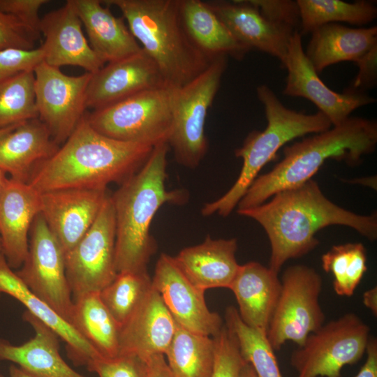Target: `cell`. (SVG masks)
Instances as JSON below:
<instances>
[{
    "mask_svg": "<svg viewBox=\"0 0 377 377\" xmlns=\"http://www.w3.org/2000/svg\"><path fill=\"white\" fill-rule=\"evenodd\" d=\"M271 198L267 202L237 212L264 228L271 246L269 267L278 274L289 259L314 249L319 243L316 232L327 226H346L371 241L377 238L376 214L360 215L338 206L312 179Z\"/></svg>",
    "mask_w": 377,
    "mask_h": 377,
    "instance_id": "6da1fadb",
    "label": "cell"
},
{
    "mask_svg": "<svg viewBox=\"0 0 377 377\" xmlns=\"http://www.w3.org/2000/svg\"><path fill=\"white\" fill-rule=\"evenodd\" d=\"M153 148L105 136L84 115L57 151L35 168L27 183L40 193L65 188L106 189L109 184H121L135 174Z\"/></svg>",
    "mask_w": 377,
    "mask_h": 377,
    "instance_id": "7a4b0ae2",
    "label": "cell"
},
{
    "mask_svg": "<svg viewBox=\"0 0 377 377\" xmlns=\"http://www.w3.org/2000/svg\"><path fill=\"white\" fill-rule=\"evenodd\" d=\"M169 149L168 143L155 146L142 167L111 195L117 273L147 270L156 251V240L150 233L156 212L166 203L182 205L187 200L184 190L166 188Z\"/></svg>",
    "mask_w": 377,
    "mask_h": 377,
    "instance_id": "3957f363",
    "label": "cell"
},
{
    "mask_svg": "<svg viewBox=\"0 0 377 377\" xmlns=\"http://www.w3.org/2000/svg\"><path fill=\"white\" fill-rule=\"evenodd\" d=\"M377 145V122L350 117L341 124L283 149V158L272 170L258 177L237 205V210L260 205L276 193L311 179L330 159L357 165Z\"/></svg>",
    "mask_w": 377,
    "mask_h": 377,
    "instance_id": "277c9868",
    "label": "cell"
},
{
    "mask_svg": "<svg viewBox=\"0 0 377 377\" xmlns=\"http://www.w3.org/2000/svg\"><path fill=\"white\" fill-rule=\"evenodd\" d=\"M121 11L142 50L158 68L168 87L179 88L213 59L198 50L183 27L179 0H104Z\"/></svg>",
    "mask_w": 377,
    "mask_h": 377,
    "instance_id": "5b68a950",
    "label": "cell"
},
{
    "mask_svg": "<svg viewBox=\"0 0 377 377\" xmlns=\"http://www.w3.org/2000/svg\"><path fill=\"white\" fill-rule=\"evenodd\" d=\"M256 95L264 106L267 126L263 131H253L235 155L242 159L239 175L231 188L219 198L207 202L201 214L228 216L237 206L261 169L273 160L277 151L291 140L310 133L330 129L332 125L321 112L306 114L286 107L274 91L265 84L256 88Z\"/></svg>",
    "mask_w": 377,
    "mask_h": 377,
    "instance_id": "8992f818",
    "label": "cell"
},
{
    "mask_svg": "<svg viewBox=\"0 0 377 377\" xmlns=\"http://www.w3.org/2000/svg\"><path fill=\"white\" fill-rule=\"evenodd\" d=\"M175 88L143 91L85 117L100 133L128 142L151 146L168 143L172 127Z\"/></svg>",
    "mask_w": 377,
    "mask_h": 377,
    "instance_id": "52a82bcc",
    "label": "cell"
},
{
    "mask_svg": "<svg viewBox=\"0 0 377 377\" xmlns=\"http://www.w3.org/2000/svg\"><path fill=\"white\" fill-rule=\"evenodd\" d=\"M227 59L226 56L214 58L191 82L175 89L172 127L168 144L176 161L186 168L198 167L207 153V114L227 68Z\"/></svg>",
    "mask_w": 377,
    "mask_h": 377,
    "instance_id": "ba28073f",
    "label": "cell"
},
{
    "mask_svg": "<svg viewBox=\"0 0 377 377\" xmlns=\"http://www.w3.org/2000/svg\"><path fill=\"white\" fill-rule=\"evenodd\" d=\"M369 332V326L353 313L324 323L292 353L297 377H341L343 367L366 353Z\"/></svg>",
    "mask_w": 377,
    "mask_h": 377,
    "instance_id": "9c48e42d",
    "label": "cell"
},
{
    "mask_svg": "<svg viewBox=\"0 0 377 377\" xmlns=\"http://www.w3.org/2000/svg\"><path fill=\"white\" fill-rule=\"evenodd\" d=\"M280 295L271 318L267 338L274 350L287 341L301 346L325 322L319 297L322 278L313 268L295 265L283 273Z\"/></svg>",
    "mask_w": 377,
    "mask_h": 377,
    "instance_id": "30bf717a",
    "label": "cell"
},
{
    "mask_svg": "<svg viewBox=\"0 0 377 377\" xmlns=\"http://www.w3.org/2000/svg\"><path fill=\"white\" fill-rule=\"evenodd\" d=\"M15 272L33 293L71 324L74 301L65 254L40 213L31 228L27 257Z\"/></svg>",
    "mask_w": 377,
    "mask_h": 377,
    "instance_id": "8fae6325",
    "label": "cell"
},
{
    "mask_svg": "<svg viewBox=\"0 0 377 377\" xmlns=\"http://www.w3.org/2000/svg\"><path fill=\"white\" fill-rule=\"evenodd\" d=\"M115 218L111 195L92 226L65 254L66 274L73 298L100 292L118 274L115 266Z\"/></svg>",
    "mask_w": 377,
    "mask_h": 377,
    "instance_id": "7c38bea8",
    "label": "cell"
},
{
    "mask_svg": "<svg viewBox=\"0 0 377 377\" xmlns=\"http://www.w3.org/2000/svg\"><path fill=\"white\" fill-rule=\"evenodd\" d=\"M34 73L38 118L61 146L85 115L87 91L92 74L68 75L43 61Z\"/></svg>",
    "mask_w": 377,
    "mask_h": 377,
    "instance_id": "4fadbf2b",
    "label": "cell"
},
{
    "mask_svg": "<svg viewBox=\"0 0 377 377\" xmlns=\"http://www.w3.org/2000/svg\"><path fill=\"white\" fill-rule=\"evenodd\" d=\"M283 66L288 73L283 94L310 101L328 118L332 126L341 124L359 108L376 101L366 93H339L330 89L306 57L299 31H295L290 38Z\"/></svg>",
    "mask_w": 377,
    "mask_h": 377,
    "instance_id": "5bb4252c",
    "label": "cell"
},
{
    "mask_svg": "<svg viewBox=\"0 0 377 377\" xmlns=\"http://www.w3.org/2000/svg\"><path fill=\"white\" fill-rule=\"evenodd\" d=\"M151 283L179 325L211 337L219 333L223 326L221 318L208 309L205 291L189 281L178 267L174 256L167 253L160 256Z\"/></svg>",
    "mask_w": 377,
    "mask_h": 377,
    "instance_id": "9a60e30c",
    "label": "cell"
},
{
    "mask_svg": "<svg viewBox=\"0 0 377 377\" xmlns=\"http://www.w3.org/2000/svg\"><path fill=\"white\" fill-rule=\"evenodd\" d=\"M108 195L107 188H65L40 193V214L64 254L92 226Z\"/></svg>",
    "mask_w": 377,
    "mask_h": 377,
    "instance_id": "2e32d148",
    "label": "cell"
},
{
    "mask_svg": "<svg viewBox=\"0 0 377 377\" xmlns=\"http://www.w3.org/2000/svg\"><path fill=\"white\" fill-rule=\"evenodd\" d=\"M165 86L158 68L141 49L105 64L92 74L87 91V108L100 110L143 91Z\"/></svg>",
    "mask_w": 377,
    "mask_h": 377,
    "instance_id": "e0dca14e",
    "label": "cell"
},
{
    "mask_svg": "<svg viewBox=\"0 0 377 377\" xmlns=\"http://www.w3.org/2000/svg\"><path fill=\"white\" fill-rule=\"evenodd\" d=\"M82 26L73 0L45 14L40 23V32L44 36L40 47L43 61L58 68L73 66L91 74L98 72L105 64L91 47Z\"/></svg>",
    "mask_w": 377,
    "mask_h": 377,
    "instance_id": "ac0fdd59",
    "label": "cell"
},
{
    "mask_svg": "<svg viewBox=\"0 0 377 377\" xmlns=\"http://www.w3.org/2000/svg\"><path fill=\"white\" fill-rule=\"evenodd\" d=\"M40 209L39 192L8 178L0 194V237L1 252L12 269L21 267L27 257L29 235Z\"/></svg>",
    "mask_w": 377,
    "mask_h": 377,
    "instance_id": "d6986e66",
    "label": "cell"
},
{
    "mask_svg": "<svg viewBox=\"0 0 377 377\" xmlns=\"http://www.w3.org/2000/svg\"><path fill=\"white\" fill-rule=\"evenodd\" d=\"M175 330L176 321L151 286L120 327L119 355H135L145 360L154 355H165Z\"/></svg>",
    "mask_w": 377,
    "mask_h": 377,
    "instance_id": "ffe728a7",
    "label": "cell"
},
{
    "mask_svg": "<svg viewBox=\"0 0 377 377\" xmlns=\"http://www.w3.org/2000/svg\"><path fill=\"white\" fill-rule=\"evenodd\" d=\"M207 3L234 38L249 51L256 50L270 54L283 65L294 32L268 21L249 0Z\"/></svg>",
    "mask_w": 377,
    "mask_h": 377,
    "instance_id": "44dd1931",
    "label": "cell"
},
{
    "mask_svg": "<svg viewBox=\"0 0 377 377\" xmlns=\"http://www.w3.org/2000/svg\"><path fill=\"white\" fill-rule=\"evenodd\" d=\"M235 238L214 239L207 236L197 245L181 250L174 256L178 267L197 288H230L240 265L235 253Z\"/></svg>",
    "mask_w": 377,
    "mask_h": 377,
    "instance_id": "7402d4cb",
    "label": "cell"
},
{
    "mask_svg": "<svg viewBox=\"0 0 377 377\" xmlns=\"http://www.w3.org/2000/svg\"><path fill=\"white\" fill-rule=\"evenodd\" d=\"M281 283L278 273L258 262L239 266L230 285L242 321L267 334Z\"/></svg>",
    "mask_w": 377,
    "mask_h": 377,
    "instance_id": "603a6c76",
    "label": "cell"
},
{
    "mask_svg": "<svg viewBox=\"0 0 377 377\" xmlns=\"http://www.w3.org/2000/svg\"><path fill=\"white\" fill-rule=\"evenodd\" d=\"M23 318L33 327L34 337L19 346L0 339V360L13 362L35 377H86L64 360L59 337L50 327L27 311Z\"/></svg>",
    "mask_w": 377,
    "mask_h": 377,
    "instance_id": "cb8c5ba5",
    "label": "cell"
},
{
    "mask_svg": "<svg viewBox=\"0 0 377 377\" xmlns=\"http://www.w3.org/2000/svg\"><path fill=\"white\" fill-rule=\"evenodd\" d=\"M0 293H6L21 302L27 311L50 327L66 343L68 357L74 365L88 366L102 357L68 322L33 293L0 252Z\"/></svg>",
    "mask_w": 377,
    "mask_h": 377,
    "instance_id": "d4e9b609",
    "label": "cell"
},
{
    "mask_svg": "<svg viewBox=\"0 0 377 377\" xmlns=\"http://www.w3.org/2000/svg\"><path fill=\"white\" fill-rule=\"evenodd\" d=\"M87 31L89 43L105 64L131 56L141 47L130 31L124 17L113 15L100 0H73Z\"/></svg>",
    "mask_w": 377,
    "mask_h": 377,
    "instance_id": "484cf974",
    "label": "cell"
},
{
    "mask_svg": "<svg viewBox=\"0 0 377 377\" xmlns=\"http://www.w3.org/2000/svg\"><path fill=\"white\" fill-rule=\"evenodd\" d=\"M59 147L38 118L26 121L0 137V169L14 180L28 182L35 168Z\"/></svg>",
    "mask_w": 377,
    "mask_h": 377,
    "instance_id": "4316f807",
    "label": "cell"
},
{
    "mask_svg": "<svg viewBox=\"0 0 377 377\" xmlns=\"http://www.w3.org/2000/svg\"><path fill=\"white\" fill-rule=\"evenodd\" d=\"M311 34L304 52L318 73L339 62L355 63L377 45V26L351 28L331 23L317 28Z\"/></svg>",
    "mask_w": 377,
    "mask_h": 377,
    "instance_id": "83f0119b",
    "label": "cell"
},
{
    "mask_svg": "<svg viewBox=\"0 0 377 377\" xmlns=\"http://www.w3.org/2000/svg\"><path fill=\"white\" fill-rule=\"evenodd\" d=\"M179 8L186 35L209 59L230 56L241 60L249 52L234 38L207 1L179 0Z\"/></svg>",
    "mask_w": 377,
    "mask_h": 377,
    "instance_id": "f1b7e54d",
    "label": "cell"
},
{
    "mask_svg": "<svg viewBox=\"0 0 377 377\" xmlns=\"http://www.w3.org/2000/svg\"><path fill=\"white\" fill-rule=\"evenodd\" d=\"M71 325L102 356L119 355L120 325L103 303L99 292L73 298Z\"/></svg>",
    "mask_w": 377,
    "mask_h": 377,
    "instance_id": "f546056e",
    "label": "cell"
},
{
    "mask_svg": "<svg viewBox=\"0 0 377 377\" xmlns=\"http://www.w3.org/2000/svg\"><path fill=\"white\" fill-rule=\"evenodd\" d=\"M164 355L173 377H212L214 340L176 323L175 335Z\"/></svg>",
    "mask_w": 377,
    "mask_h": 377,
    "instance_id": "4dcf8cb0",
    "label": "cell"
},
{
    "mask_svg": "<svg viewBox=\"0 0 377 377\" xmlns=\"http://www.w3.org/2000/svg\"><path fill=\"white\" fill-rule=\"evenodd\" d=\"M300 15L299 32L311 34L327 24L346 22L362 26L377 17L374 1L360 0L353 3L340 0H297Z\"/></svg>",
    "mask_w": 377,
    "mask_h": 377,
    "instance_id": "1f68e13d",
    "label": "cell"
},
{
    "mask_svg": "<svg viewBox=\"0 0 377 377\" xmlns=\"http://www.w3.org/2000/svg\"><path fill=\"white\" fill-rule=\"evenodd\" d=\"M226 326L236 338L241 355L253 368L258 377H282L267 334L249 327L241 319L237 309L230 306L226 311Z\"/></svg>",
    "mask_w": 377,
    "mask_h": 377,
    "instance_id": "d6a6232c",
    "label": "cell"
},
{
    "mask_svg": "<svg viewBox=\"0 0 377 377\" xmlns=\"http://www.w3.org/2000/svg\"><path fill=\"white\" fill-rule=\"evenodd\" d=\"M322 267L333 276L337 295L350 297L367 269L366 249L362 243L333 246L321 258Z\"/></svg>",
    "mask_w": 377,
    "mask_h": 377,
    "instance_id": "836d02e7",
    "label": "cell"
},
{
    "mask_svg": "<svg viewBox=\"0 0 377 377\" xmlns=\"http://www.w3.org/2000/svg\"><path fill=\"white\" fill-rule=\"evenodd\" d=\"M152 286L147 270L118 273L99 292L100 297L115 320L121 326L133 314Z\"/></svg>",
    "mask_w": 377,
    "mask_h": 377,
    "instance_id": "e575fe53",
    "label": "cell"
},
{
    "mask_svg": "<svg viewBox=\"0 0 377 377\" xmlns=\"http://www.w3.org/2000/svg\"><path fill=\"white\" fill-rule=\"evenodd\" d=\"M34 71L0 82V128L38 118Z\"/></svg>",
    "mask_w": 377,
    "mask_h": 377,
    "instance_id": "d590c367",
    "label": "cell"
},
{
    "mask_svg": "<svg viewBox=\"0 0 377 377\" xmlns=\"http://www.w3.org/2000/svg\"><path fill=\"white\" fill-rule=\"evenodd\" d=\"M213 338L215 358L212 377H239L245 362L235 337L225 325Z\"/></svg>",
    "mask_w": 377,
    "mask_h": 377,
    "instance_id": "8d00e7d4",
    "label": "cell"
},
{
    "mask_svg": "<svg viewBox=\"0 0 377 377\" xmlns=\"http://www.w3.org/2000/svg\"><path fill=\"white\" fill-rule=\"evenodd\" d=\"M87 367L98 377H146L147 374L146 360L132 354L100 357Z\"/></svg>",
    "mask_w": 377,
    "mask_h": 377,
    "instance_id": "74e56055",
    "label": "cell"
},
{
    "mask_svg": "<svg viewBox=\"0 0 377 377\" xmlns=\"http://www.w3.org/2000/svg\"><path fill=\"white\" fill-rule=\"evenodd\" d=\"M268 21L290 32L300 30V15L297 1L249 0Z\"/></svg>",
    "mask_w": 377,
    "mask_h": 377,
    "instance_id": "f35d334b",
    "label": "cell"
},
{
    "mask_svg": "<svg viewBox=\"0 0 377 377\" xmlns=\"http://www.w3.org/2000/svg\"><path fill=\"white\" fill-rule=\"evenodd\" d=\"M38 37L15 16L0 10V51L34 50Z\"/></svg>",
    "mask_w": 377,
    "mask_h": 377,
    "instance_id": "ab89813d",
    "label": "cell"
},
{
    "mask_svg": "<svg viewBox=\"0 0 377 377\" xmlns=\"http://www.w3.org/2000/svg\"><path fill=\"white\" fill-rule=\"evenodd\" d=\"M41 48L0 51V82L24 71H34L43 61Z\"/></svg>",
    "mask_w": 377,
    "mask_h": 377,
    "instance_id": "60d3db41",
    "label": "cell"
},
{
    "mask_svg": "<svg viewBox=\"0 0 377 377\" xmlns=\"http://www.w3.org/2000/svg\"><path fill=\"white\" fill-rule=\"evenodd\" d=\"M47 0H0V10L15 16L29 30L40 36L39 10Z\"/></svg>",
    "mask_w": 377,
    "mask_h": 377,
    "instance_id": "b9f144b4",
    "label": "cell"
},
{
    "mask_svg": "<svg viewBox=\"0 0 377 377\" xmlns=\"http://www.w3.org/2000/svg\"><path fill=\"white\" fill-rule=\"evenodd\" d=\"M355 64L358 73L351 85L344 91L353 93H365L374 87L377 82V45L357 59Z\"/></svg>",
    "mask_w": 377,
    "mask_h": 377,
    "instance_id": "7bdbcfd3",
    "label": "cell"
},
{
    "mask_svg": "<svg viewBox=\"0 0 377 377\" xmlns=\"http://www.w3.org/2000/svg\"><path fill=\"white\" fill-rule=\"evenodd\" d=\"M364 364L355 377H377V340L370 337Z\"/></svg>",
    "mask_w": 377,
    "mask_h": 377,
    "instance_id": "ee69618b",
    "label": "cell"
},
{
    "mask_svg": "<svg viewBox=\"0 0 377 377\" xmlns=\"http://www.w3.org/2000/svg\"><path fill=\"white\" fill-rule=\"evenodd\" d=\"M145 360L146 377H173L163 354L151 355Z\"/></svg>",
    "mask_w": 377,
    "mask_h": 377,
    "instance_id": "f6af8a7d",
    "label": "cell"
},
{
    "mask_svg": "<svg viewBox=\"0 0 377 377\" xmlns=\"http://www.w3.org/2000/svg\"><path fill=\"white\" fill-rule=\"evenodd\" d=\"M364 305L369 309L374 316H377V288L376 286L365 291L362 296Z\"/></svg>",
    "mask_w": 377,
    "mask_h": 377,
    "instance_id": "bcb514c9",
    "label": "cell"
},
{
    "mask_svg": "<svg viewBox=\"0 0 377 377\" xmlns=\"http://www.w3.org/2000/svg\"><path fill=\"white\" fill-rule=\"evenodd\" d=\"M0 377H6L0 374ZM8 377H35L17 365L12 364L9 368V375Z\"/></svg>",
    "mask_w": 377,
    "mask_h": 377,
    "instance_id": "7dc6e473",
    "label": "cell"
},
{
    "mask_svg": "<svg viewBox=\"0 0 377 377\" xmlns=\"http://www.w3.org/2000/svg\"><path fill=\"white\" fill-rule=\"evenodd\" d=\"M239 377H258L253 368L249 363L245 362L239 373Z\"/></svg>",
    "mask_w": 377,
    "mask_h": 377,
    "instance_id": "c3c4849f",
    "label": "cell"
},
{
    "mask_svg": "<svg viewBox=\"0 0 377 377\" xmlns=\"http://www.w3.org/2000/svg\"><path fill=\"white\" fill-rule=\"evenodd\" d=\"M6 173L0 169V194L3 188V186L8 179L6 177Z\"/></svg>",
    "mask_w": 377,
    "mask_h": 377,
    "instance_id": "681fc988",
    "label": "cell"
},
{
    "mask_svg": "<svg viewBox=\"0 0 377 377\" xmlns=\"http://www.w3.org/2000/svg\"><path fill=\"white\" fill-rule=\"evenodd\" d=\"M18 124L12 125L8 127L0 128V137L8 133V131L13 130L14 128H15Z\"/></svg>",
    "mask_w": 377,
    "mask_h": 377,
    "instance_id": "f907efd6",
    "label": "cell"
},
{
    "mask_svg": "<svg viewBox=\"0 0 377 377\" xmlns=\"http://www.w3.org/2000/svg\"><path fill=\"white\" fill-rule=\"evenodd\" d=\"M1 251V237H0V252Z\"/></svg>",
    "mask_w": 377,
    "mask_h": 377,
    "instance_id": "816d5d0a",
    "label": "cell"
}]
</instances>
